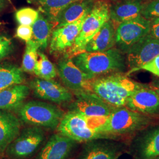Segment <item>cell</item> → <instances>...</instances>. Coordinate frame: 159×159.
Wrapping results in <instances>:
<instances>
[{"instance_id": "22", "label": "cell", "mask_w": 159, "mask_h": 159, "mask_svg": "<svg viewBox=\"0 0 159 159\" xmlns=\"http://www.w3.org/2000/svg\"><path fill=\"white\" fill-rule=\"evenodd\" d=\"M39 6L40 10L51 23H56L61 12L70 4L79 0H29Z\"/></svg>"}, {"instance_id": "15", "label": "cell", "mask_w": 159, "mask_h": 159, "mask_svg": "<svg viewBox=\"0 0 159 159\" xmlns=\"http://www.w3.org/2000/svg\"><path fill=\"white\" fill-rule=\"evenodd\" d=\"M125 107L148 116L159 115V94L148 86L143 87L129 98Z\"/></svg>"}, {"instance_id": "27", "label": "cell", "mask_w": 159, "mask_h": 159, "mask_svg": "<svg viewBox=\"0 0 159 159\" xmlns=\"http://www.w3.org/2000/svg\"><path fill=\"white\" fill-rule=\"evenodd\" d=\"M39 48V46L33 40L26 43L21 67L23 71L33 73L38 60V51Z\"/></svg>"}, {"instance_id": "36", "label": "cell", "mask_w": 159, "mask_h": 159, "mask_svg": "<svg viewBox=\"0 0 159 159\" xmlns=\"http://www.w3.org/2000/svg\"><path fill=\"white\" fill-rule=\"evenodd\" d=\"M153 159H159V156H157V157H155V158H154Z\"/></svg>"}, {"instance_id": "19", "label": "cell", "mask_w": 159, "mask_h": 159, "mask_svg": "<svg viewBox=\"0 0 159 159\" xmlns=\"http://www.w3.org/2000/svg\"><path fill=\"white\" fill-rule=\"evenodd\" d=\"M116 45V29L114 23L109 20L103 24L86 45L84 51L97 52L108 50Z\"/></svg>"}, {"instance_id": "29", "label": "cell", "mask_w": 159, "mask_h": 159, "mask_svg": "<svg viewBox=\"0 0 159 159\" xmlns=\"http://www.w3.org/2000/svg\"><path fill=\"white\" fill-rule=\"evenodd\" d=\"M141 15L150 21L159 19V0H151L144 4Z\"/></svg>"}, {"instance_id": "4", "label": "cell", "mask_w": 159, "mask_h": 159, "mask_svg": "<svg viewBox=\"0 0 159 159\" xmlns=\"http://www.w3.org/2000/svg\"><path fill=\"white\" fill-rule=\"evenodd\" d=\"M151 121L149 116L131 110L125 106L114 108L100 132L107 139L142 130Z\"/></svg>"}, {"instance_id": "23", "label": "cell", "mask_w": 159, "mask_h": 159, "mask_svg": "<svg viewBox=\"0 0 159 159\" xmlns=\"http://www.w3.org/2000/svg\"><path fill=\"white\" fill-rule=\"evenodd\" d=\"M139 151L143 159H153L159 156V126L145 133L141 138Z\"/></svg>"}, {"instance_id": "26", "label": "cell", "mask_w": 159, "mask_h": 159, "mask_svg": "<svg viewBox=\"0 0 159 159\" xmlns=\"http://www.w3.org/2000/svg\"><path fill=\"white\" fill-rule=\"evenodd\" d=\"M38 56L39 59L35 64L33 71L34 74L43 79L51 80L56 77L57 69L46 54L41 51H38Z\"/></svg>"}, {"instance_id": "17", "label": "cell", "mask_w": 159, "mask_h": 159, "mask_svg": "<svg viewBox=\"0 0 159 159\" xmlns=\"http://www.w3.org/2000/svg\"><path fill=\"white\" fill-rule=\"evenodd\" d=\"M21 131V121L8 111L0 110V153H4L8 146Z\"/></svg>"}, {"instance_id": "10", "label": "cell", "mask_w": 159, "mask_h": 159, "mask_svg": "<svg viewBox=\"0 0 159 159\" xmlns=\"http://www.w3.org/2000/svg\"><path fill=\"white\" fill-rule=\"evenodd\" d=\"M29 87L34 96L40 100L56 104L70 102L73 100L69 89L52 79L35 78L30 82Z\"/></svg>"}, {"instance_id": "34", "label": "cell", "mask_w": 159, "mask_h": 159, "mask_svg": "<svg viewBox=\"0 0 159 159\" xmlns=\"http://www.w3.org/2000/svg\"><path fill=\"white\" fill-rule=\"evenodd\" d=\"M154 90L157 93V94H159V81H158L155 84Z\"/></svg>"}, {"instance_id": "32", "label": "cell", "mask_w": 159, "mask_h": 159, "mask_svg": "<svg viewBox=\"0 0 159 159\" xmlns=\"http://www.w3.org/2000/svg\"><path fill=\"white\" fill-rule=\"evenodd\" d=\"M16 37L26 43L32 40L33 30L32 27L29 25H20L16 30Z\"/></svg>"}, {"instance_id": "24", "label": "cell", "mask_w": 159, "mask_h": 159, "mask_svg": "<svg viewBox=\"0 0 159 159\" xmlns=\"http://www.w3.org/2000/svg\"><path fill=\"white\" fill-rule=\"evenodd\" d=\"M25 75L21 68L11 63L0 64V91L6 88L22 84Z\"/></svg>"}, {"instance_id": "28", "label": "cell", "mask_w": 159, "mask_h": 159, "mask_svg": "<svg viewBox=\"0 0 159 159\" xmlns=\"http://www.w3.org/2000/svg\"><path fill=\"white\" fill-rule=\"evenodd\" d=\"M15 16L20 25L32 26L39 16V12L32 8L25 7L17 10Z\"/></svg>"}, {"instance_id": "25", "label": "cell", "mask_w": 159, "mask_h": 159, "mask_svg": "<svg viewBox=\"0 0 159 159\" xmlns=\"http://www.w3.org/2000/svg\"><path fill=\"white\" fill-rule=\"evenodd\" d=\"M53 24L46 17L39 14V16L33 24L32 40L34 41L41 49H46L51 35Z\"/></svg>"}, {"instance_id": "21", "label": "cell", "mask_w": 159, "mask_h": 159, "mask_svg": "<svg viewBox=\"0 0 159 159\" xmlns=\"http://www.w3.org/2000/svg\"><path fill=\"white\" fill-rule=\"evenodd\" d=\"M94 4L93 0H79L71 3L58 17L56 23V28L73 23L84 15L88 14Z\"/></svg>"}, {"instance_id": "6", "label": "cell", "mask_w": 159, "mask_h": 159, "mask_svg": "<svg viewBox=\"0 0 159 159\" xmlns=\"http://www.w3.org/2000/svg\"><path fill=\"white\" fill-rule=\"evenodd\" d=\"M110 6L104 1L94 2L90 11L87 14L83 23L79 35L75 39L74 45L70 49L73 54H79L84 51L85 46L103 24L110 18Z\"/></svg>"}, {"instance_id": "9", "label": "cell", "mask_w": 159, "mask_h": 159, "mask_svg": "<svg viewBox=\"0 0 159 159\" xmlns=\"http://www.w3.org/2000/svg\"><path fill=\"white\" fill-rule=\"evenodd\" d=\"M151 21L140 16L120 23L116 30V44L123 53H126L131 46L150 33Z\"/></svg>"}, {"instance_id": "14", "label": "cell", "mask_w": 159, "mask_h": 159, "mask_svg": "<svg viewBox=\"0 0 159 159\" xmlns=\"http://www.w3.org/2000/svg\"><path fill=\"white\" fill-rule=\"evenodd\" d=\"M87 16V14L84 15L73 23L57 27L52 31L50 43L51 53L61 52L71 48L79 35Z\"/></svg>"}, {"instance_id": "33", "label": "cell", "mask_w": 159, "mask_h": 159, "mask_svg": "<svg viewBox=\"0 0 159 159\" xmlns=\"http://www.w3.org/2000/svg\"><path fill=\"white\" fill-rule=\"evenodd\" d=\"M149 34L159 40V19L151 21V27Z\"/></svg>"}, {"instance_id": "8", "label": "cell", "mask_w": 159, "mask_h": 159, "mask_svg": "<svg viewBox=\"0 0 159 159\" xmlns=\"http://www.w3.org/2000/svg\"><path fill=\"white\" fill-rule=\"evenodd\" d=\"M75 98L69 104L70 111L79 113L93 121H105L114 108L89 91L74 93Z\"/></svg>"}, {"instance_id": "37", "label": "cell", "mask_w": 159, "mask_h": 159, "mask_svg": "<svg viewBox=\"0 0 159 159\" xmlns=\"http://www.w3.org/2000/svg\"><path fill=\"white\" fill-rule=\"evenodd\" d=\"M112 1H116V0H112Z\"/></svg>"}, {"instance_id": "5", "label": "cell", "mask_w": 159, "mask_h": 159, "mask_svg": "<svg viewBox=\"0 0 159 159\" xmlns=\"http://www.w3.org/2000/svg\"><path fill=\"white\" fill-rule=\"evenodd\" d=\"M44 129L29 125L21 130L19 134L6 148L9 159H29L37 153L45 142Z\"/></svg>"}, {"instance_id": "13", "label": "cell", "mask_w": 159, "mask_h": 159, "mask_svg": "<svg viewBox=\"0 0 159 159\" xmlns=\"http://www.w3.org/2000/svg\"><path fill=\"white\" fill-rule=\"evenodd\" d=\"M57 73L66 87L74 93L88 91L89 81L93 78L83 73L71 58H63L57 64Z\"/></svg>"}, {"instance_id": "20", "label": "cell", "mask_w": 159, "mask_h": 159, "mask_svg": "<svg viewBox=\"0 0 159 159\" xmlns=\"http://www.w3.org/2000/svg\"><path fill=\"white\" fill-rule=\"evenodd\" d=\"M143 6L142 0H122L110 7V20L120 24L139 17Z\"/></svg>"}, {"instance_id": "31", "label": "cell", "mask_w": 159, "mask_h": 159, "mask_svg": "<svg viewBox=\"0 0 159 159\" xmlns=\"http://www.w3.org/2000/svg\"><path fill=\"white\" fill-rule=\"evenodd\" d=\"M13 50L11 40L8 37L0 34V61L8 57Z\"/></svg>"}, {"instance_id": "12", "label": "cell", "mask_w": 159, "mask_h": 159, "mask_svg": "<svg viewBox=\"0 0 159 159\" xmlns=\"http://www.w3.org/2000/svg\"><path fill=\"white\" fill-rule=\"evenodd\" d=\"M79 143L57 133L48 138L33 159H68Z\"/></svg>"}, {"instance_id": "2", "label": "cell", "mask_w": 159, "mask_h": 159, "mask_svg": "<svg viewBox=\"0 0 159 159\" xmlns=\"http://www.w3.org/2000/svg\"><path fill=\"white\" fill-rule=\"evenodd\" d=\"M73 63L93 79L110 73H122L126 69V60L118 48L97 52L83 51L71 58Z\"/></svg>"}, {"instance_id": "30", "label": "cell", "mask_w": 159, "mask_h": 159, "mask_svg": "<svg viewBox=\"0 0 159 159\" xmlns=\"http://www.w3.org/2000/svg\"><path fill=\"white\" fill-rule=\"evenodd\" d=\"M139 70L147 71L159 77V54L156 56L152 60H150L146 64L134 70L129 71L128 72V74Z\"/></svg>"}, {"instance_id": "35", "label": "cell", "mask_w": 159, "mask_h": 159, "mask_svg": "<svg viewBox=\"0 0 159 159\" xmlns=\"http://www.w3.org/2000/svg\"><path fill=\"white\" fill-rule=\"evenodd\" d=\"M4 4V0H0V9L2 8Z\"/></svg>"}, {"instance_id": "18", "label": "cell", "mask_w": 159, "mask_h": 159, "mask_svg": "<svg viewBox=\"0 0 159 159\" xmlns=\"http://www.w3.org/2000/svg\"><path fill=\"white\" fill-rule=\"evenodd\" d=\"M30 88L22 84L11 85L0 91V110L16 111L30 93Z\"/></svg>"}, {"instance_id": "11", "label": "cell", "mask_w": 159, "mask_h": 159, "mask_svg": "<svg viewBox=\"0 0 159 159\" xmlns=\"http://www.w3.org/2000/svg\"><path fill=\"white\" fill-rule=\"evenodd\" d=\"M126 54L129 71L134 70L159 54V40L148 34L131 46Z\"/></svg>"}, {"instance_id": "1", "label": "cell", "mask_w": 159, "mask_h": 159, "mask_svg": "<svg viewBox=\"0 0 159 159\" xmlns=\"http://www.w3.org/2000/svg\"><path fill=\"white\" fill-rule=\"evenodd\" d=\"M148 85L131 79L121 73H115L89 81L88 91L113 107L125 106L129 98L137 90Z\"/></svg>"}, {"instance_id": "7", "label": "cell", "mask_w": 159, "mask_h": 159, "mask_svg": "<svg viewBox=\"0 0 159 159\" xmlns=\"http://www.w3.org/2000/svg\"><path fill=\"white\" fill-rule=\"evenodd\" d=\"M56 130L57 133L79 143L107 139L92 126L88 119L72 111L65 113Z\"/></svg>"}, {"instance_id": "3", "label": "cell", "mask_w": 159, "mask_h": 159, "mask_svg": "<svg viewBox=\"0 0 159 159\" xmlns=\"http://www.w3.org/2000/svg\"><path fill=\"white\" fill-rule=\"evenodd\" d=\"M16 111L23 123L50 130L57 129L65 114L57 106L37 100L24 102Z\"/></svg>"}, {"instance_id": "16", "label": "cell", "mask_w": 159, "mask_h": 159, "mask_svg": "<svg viewBox=\"0 0 159 159\" xmlns=\"http://www.w3.org/2000/svg\"><path fill=\"white\" fill-rule=\"evenodd\" d=\"M84 143L78 159H116L120 154L119 146L107 139H98Z\"/></svg>"}]
</instances>
